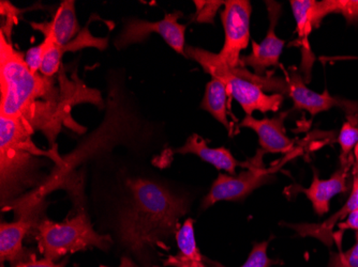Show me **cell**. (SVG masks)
<instances>
[{"mask_svg":"<svg viewBox=\"0 0 358 267\" xmlns=\"http://www.w3.org/2000/svg\"><path fill=\"white\" fill-rule=\"evenodd\" d=\"M80 104L103 107L101 92L86 86L74 72L68 75L64 66L54 76L32 72L24 55L0 32V114L23 124L35 134L40 132L51 146L62 130H76L72 110Z\"/></svg>","mask_w":358,"mask_h":267,"instance_id":"obj_1","label":"cell"},{"mask_svg":"<svg viewBox=\"0 0 358 267\" xmlns=\"http://www.w3.org/2000/svg\"><path fill=\"white\" fill-rule=\"evenodd\" d=\"M115 198L110 236L142 264L155 246L176 234L179 220L189 212L186 198L144 174H118Z\"/></svg>","mask_w":358,"mask_h":267,"instance_id":"obj_2","label":"cell"},{"mask_svg":"<svg viewBox=\"0 0 358 267\" xmlns=\"http://www.w3.org/2000/svg\"><path fill=\"white\" fill-rule=\"evenodd\" d=\"M23 124L0 116V202L3 211L24 196L39 192L48 183L44 167L55 164L62 169L64 160L57 148L42 150ZM54 171V172H55Z\"/></svg>","mask_w":358,"mask_h":267,"instance_id":"obj_3","label":"cell"},{"mask_svg":"<svg viewBox=\"0 0 358 267\" xmlns=\"http://www.w3.org/2000/svg\"><path fill=\"white\" fill-rule=\"evenodd\" d=\"M186 56L198 62L203 70L220 80L227 88V96L234 98L247 116L253 112H277L287 94L285 79L271 75L257 76L246 68H231L218 54L200 47L186 46Z\"/></svg>","mask_w":358,"mask_h":267,"instance_id":"obj_4","label":"cell"},{"mask_svg":"<svg viewBox=\"0 0 358 267\" xmlns=\"http://www.w3.org/2000/svg\"><path fill=\"white\" fill-rule=\"evenodd\" d=\"M31 232L43 258L54 262L90 248L106 252L114 243L112 236L96 231L87 211L82 208L72 218L62 222H53L43 215Z\"/></svg>","mask_w":358,"mask_h":267,"instance_id":"obj_5","label":"cell"},{"mask_svg":"<svg viewBox=\"0 0 358 267\" xmlns=\"http://www.w3.org/2000/svg\"><path fill=\"white\" fill-rule=\"evenodd\" d=\"M263 153L265 152L262 148L259 150L257 155L251 158L250 167L245 171H241L238 176L219 174L208 194L203 199L201 208L207 210L209 206H214L217 202L220 201H241L253 190L269 182L271 176L281 169L289 158L294 156V154L291 153L278 164L273 165V167L266 169L263 165Z\"/></svg>","mask_w":358,"mask_h":267,"instance_id":"obj_6","label":"cell"},{"mask_svg":"<svg viewBox=\"0 0 358 267\" xmlns=\"http://www.w3.org/2000/svg\"><path fill=\"white\" fill-rule=\"evenodd\" d=\"M180 17H182V12L175 11L171 14H166L164 19L161 21L127 20L122 31L114 41V45L117 49H122L132 44L143 43L150 37L152 33H158L176 53L186 56L185 33H186L187 25L178 23Z\"/></svg>","mask_w":358,"mask_h":267,"instance_id":"obj_7","label":"cell"},{"mask_svg":"<svg viewBox=\"0 0 358 267\" xmlns=\"http://www.w3.org/2000/svg\"><path fill=\"white\" fill-rule=\"evenodd\" d=\"M251 12L252 7L248 0H227L220 12L225 40L218 55L231 68L241 66V53L248 47Z\"/></svg>","mask_w":358,"mask_h":267,"instance_id":"obj_8","label":"cell"},{"mask_svg":"<svg viewBox=\"0 0 358 267\" xmlns=\"http://www.w3.org/2000/svg\"><path fill=\"white\" fill-rule=\"evenodd\" d=\"M285 82L287 84V96L292 98L295 109L306 110L313 116L334 107L341 108L348 116L357 114L358 104L356 102L333 98L329 90H324L323 93L320 94L309 89L295 68L289 70Z\"/></svg>","mask_w":358,"mask_h":267,"instance_id":"obj_9","label":"cell"},{"mask_svg":"<svg viewBox=\"0 0 358 267\" xmlns=\"http://www.w3.org/2000/svg\"><path fill=\"white\" fill-rule=\"evenodd\" d=\"M269 15V28L266 37L261 43L252 41V52L250 55L241 58V68L250 66L255 75L264 76L265 72L271 66H278L285 41L277 37L275 32L281 14V6L275 1H266Z\"/></svg>","mask_w":358,"mask_h":267,"instance_id":"obj_10","label":"cell"},{"mask_svg":"<svg viewBox=\"0 0 358 267\" xmlns=\"http://www.w3.org/2000/svg\"><path fill=\"white\" fill-rule=\"evenodd\" d=\"M31 27L43 33L44 41L60 48L71 43L82 31L76 17V3L72 0L62 1L53 21L31 23Z\"/></svg>","mask_w":358,"mask_h":267,"instance_id":"obj_11","label":"cell"},{"mask_svg":"<svg viewBox=\"0 0 358 267\" xmlns=\"http://www.w3.org/2000/svg\"><path fill=\"white\" fill-rule=\"evenodd\" d=\"M287 114L289 112H281L273 119L264 118L262 120L246 116L239 126L250 128L257 132L259 144L265 153H289L294 142L285 134V120Z\"/></svg>","mask_w":358,"mask_h":267,"instance_id":"obj_12","label":"cell"},{"mask_svg":"<svg viewBox=\"0 0 358 267\" xmlns=\"http://www.w3.org/2000/svg\"><path fill=\"white\" fill-rule=\"evenodd\" d=\"M351 167H341L329 180H321L317 170L313 169V180L310 188H303L294 185L296 192H303L313 204L317 215L327 214L329 211V202L336 194L347 192V176Z\"/></svg>","mask_w":358,"mask_h":267,"instance_id":"obj_13","label":"cell"},{"mask_svg":"<svg viewBox=\"0 0 358 267\" xmlns=\"http://www.w3.org/2000/svg\"><path fill=\"white\" fill-rule=\"evenodd\" d=\"M172 152L173 153L179 154H194L204 162L213 165L217 169L224 170L232 176L236 174L237 167H243L247 169L251 165V160L243 162H238L231 153V151L223 148V146H221V148H209L207 146L206 140L201 136L196 135V134H192L187 139L184 146L175 148Z\"/></svg>","mask_w":358,"mask_h":267,"instance_id":"obj_14","label":"cell"},{"mask_svg":"<svg viewBox=\"0 0 358 267\" xmlns=\"http://www.w3.org/2000/svg\"><path fill=\"white\" fill-rule=\"evenodd\" d=\"M356 208H358V176H354L353 188H352L349 200L331 218L321 224H289V227L296 231L303 238L311 236V238L321 241L327 246H331L335 242L334 241V228L338 226L341 220L347 218Z\"/></svg>","mask_w":358,"mask_h":267,"instance_id":"obj_15","label":"cell"},{"mask_svg":"<svg viewBox=\"0 0 358 267\" xmlns=\"http://www.w3.org/2000/svg\"><path fill=\"white\" fill-rule=\"evenodd\" d=\"M175 240L179 249V254L170 257L164 263L166 266L170 265L174 267H206L204 265V258L196 244L194 220L192 218L185 220L182 226L179 227L175 234Z\"/></svg>","mask_w":358,"mask_h":267,"instance_id":"obj_16","label":"cell"},{"mask_svg":"<svg viewBox=\"0 0 358 267\" xmlns=\"http://www.w3.org/2000/svg\"><path fill=\"white\" fill-rule=\"evenodd\" d=\"M227 98L229 96H227V88L222 82L217 78H211L205 89L201 108L206 110L219 123L222 124L229 132V135H233L234 132L233 124L227 118Z\"/></svg>","mask_w":358,"mask_h":267,"instance_id":"obj_17","label":"cell"},{"mask_svg":"<svg viewBox=\"0 0 358 267\" xmlns=\"http://www.w3.org/2000/svg\"><path fill=\"white\" fill-rule=\"evenodd\" d=\"M292 10L296 21L297 32L299 37L308 43L310 32L319 27L323 21L315 0H292Z\"/></svg>","mask_w":358,"mask_h":267,"instance_id":"obj_18","label":"cell"},{"mask_svg":"<svg viewBox=\"0 0 358 267\" xmlns=\"http://www.w3.org/2000/svg\"><path fill=\"white\" fill-rule=\"evenodd\" d=\"M348 121L343 123V128L340 130L339 142L341 146V154H340V162L341 167H351L354 164V158L351 153L358 144V125L356 114L348 116Z\"/></svg>","mask_w":358,"mask_h":267,"instance_id":"obj_19","label":"cell"},{"mask_svg":"<svg viewBox=\"0 0 358 267\" xmlns=\"http://www.w3.org/2000/svg\"><path fill=\"white\" fill-rule=\"evenodd\" d=\"M323 6L327 15L340 13L345 16L348 24L358 22V0H325Z\"/></svg>","mask_w":358,"mask_h":267,"instance_id":"obj_20","label":"cell"},{"mask_svg":"<svg viewBox=\"0 0 358 267\" xmlns=\"http://www.w3.org/2000/svg\"><path fill=\"white\" fill-rule=\"evenodd\" d=\"M271 241V240H269ZM269 241L257 243L253 245L252 250L249 254L246 262L243 263L241 267H271L273 265L279 264V261H273L267 256V248H268ZM211 265L216 267H224L223 265L216 262H209Z\"/></svg>","mask_w":358,"mask_h":267,"instance_id":"obj_21","label":"cell"},{"mask_svg":"<svg viewBox=\"0 0 358 267\" xmlns=\"http://www.w3.org/2000/svg\"><path fill=\"white\" fill-rule=\"evenodd\" d=\"M225 1H194L196 12H195L193 21L201 24H213L214 23L215 16L222 6H224Z\"/></svg>","mask_w":358,"mask_h":267,"instance_id":"obj_22","label":"cell"},{"mask_svg":"<svg viewBox=\"0 0 358 267\" xmlns=\"http://www.w3.org/2000/svg\"><path fill=\"white\" fill-rule=\"evenodd\" d=\"M355 238V244L348 252L331 254L327 267H358V231L356 232Z\"/></svg>","mask_w":358,"mask_h":267,"instance_id":"obj_23","label":"cell"},{"mask_svg":"<svg viewBox=\"0 0 358 267\" xmlns=\"http://www.w3.org/2000/svg\"><path fill=\"white\" fill-rule=\"evenodd\" d=\"M44 55H45V44L42 42L39 45L31 47L26 52L24 55L26 64L32 72H40L42 62H43Z\"/></svg>","mask_w":358,"mask_h":267,"instance_id":"obj_24","label":"cell"},{"mask_svg":"<svg viewBox=\"0 0 358 267\" xmlns=\"http://www.w3.org/2000/svg\"><path fill=\"white\" fill-rule=\"evenodd\" d=\"M67 264L68 259L60 261V262H54V261L45 258L37 259L36 254H32L29 258L11 267H66Z\"/></svg>","mask_w":358,"mask_h":267,"instance_id":"obj_25","label":"cell"},{"mask_svg":"<svg viewBox=\"0 0 358 267\" xmlns=\"http://www.w3.org/2000/svg\"><path fill=\"white\" fill-rule=\"evenodd\" d=\"M338 227H339L340 230L339 232L334 234V241L337 243L338 247L340 248V242H341V238H343V231H358V208L354 210L353 212L347 217L345 222H339Z\"/></svg>","mask_w":358,"mask_h":267,"instance_id":"obj_26","label":"cell"},{"mask_svg":"<svg viewBox=\"0 0 358 267\" xmlns=\"http://www.w3.org/2000/svg\"><path fill=\"white\" fill-rule=\"evenodd\" d=\"M100 267H108V266H103V265H101ZM118 267H138V265L136 264V263L132 261L131 258H128V257H122V263H120V266Z\"/></svg>","mask_w":358,"mask_h":267,"instance_id":"obj_27","label":"cell"},{"mask_svg":"<svg viewBox=\"0 0 358 267\" xmlns=\"http://www.w3.org/2000/svg\"><path fill=\"white\" fill-rule=\"evenodd\" d=\"M354 176H358V144L357 146L354 148Z\"/></svg>","mask_w":358,"mask_h":267,"instance_id":"obj_28","label":"cell"}]
</instances>
